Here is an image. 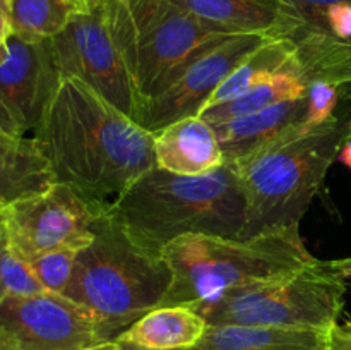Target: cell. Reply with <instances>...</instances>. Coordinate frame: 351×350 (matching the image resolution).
Masks as SVG:
<instances>
[{"instance_id":"cell-26","label":"cell","mask_w":351,"mask_h":350,"mask_svg":"<svg viewBox=\"0 0 351 350\" xmlns=\"http://www.w3.org/2000/svg\"><path fill=\"white\" fill-rule=\"evenodd\" d=\"M335 2H341V0H281L285 14H287L288 19L293 21V24L298 17L307 16V14L331 5Z\"/></svg>"},{"instance_id":"cell-2","label":"cell","mask_w":351,"mask_h":350,"mask_svg":"<svg viewBox=\"0 0 351 350\" xmlns=\"http://www.w3.org/2000/svg\"><path fill=\"white\" fill-rule=\"evenodd\" d=\"M108 209L137 242L158 253L184 235L245 239L247 199L232 163L202 175H177L154 167Z\"/></svg>"},{"instance_id":"cell-6","label":"cell","mask_w":351,"mask_h":350,"mask_svg":"<svg viewBox=\"0 0 351 350\" xmlns=\"http://www.w3.org/2000/svg\"><path fill=\"white\" fill-rule=\"evenodd\" d=\"M351 257L315 259L304 268L232 288L192 305L208 325H261L331 329L345 305Z\"/></svg>"},{"instance_id":"cell-24","label":"cell","mask_w":351,"mask_h":350,"mask_svg":"<svg viewBox=\"0 0 351 350\" xmlns=\"http://www.w3.org/2000/svg\"><path fill=\"white\" fill-rule=\"evenodd\" d=\"M319 31L336 40L351 43V0H341L328 7L314 10L295 21V27Z\"/></svg>"},{"instance_id":"cell-37","label":"cell","mask_w":351,"mask_h":350,"mask_svg":"<svg viewBox=\"0 0 351 350\" xmlns=\"http://www.w3.org/2000/svg\"><path fill=\"white\" fill-rule=\"evenodd\" d=\"M79 2H82V3H89V2H93V0H79Z\"/></svg>"},{"instance_id":"cell-23","label":"cell","mask_w":351,"mask_h":350,"mask_svg":"<svg viewBox=\"0 0 351 350\" xmlns=\"http://www.w3.org/2000/svg\"><path fill=\"white\" fill-rule=\"evenodd\" d=\"M77 253L79 250L74 249H60L53 250V253H47L38 257V259L31 261L29 268L45 290L60 295L64 288L67 287L69 280H71Z\"/></svg>"},{"instance_id":"cell-11","label":"cell","mask_w":351,"mask_h":350,"mask_svg":"<svg viewBox=\"0 0 351 350\" xmlns=\"http://www.w3.org/2000/svg\"><path fill=\"white\" fill-rule=\"evenodd\" d=\"M0 331L16 350H88L110 340L91 316L51 292L0 302Z\"/></svg>"},{"instance_id":"cell-29","label":"cell","mask_w":351,"mask_h":350,"mask_svg":"<svg viewBox=\"0 0 351 350\" xmlns=\"http://www.w3.org/2000/svg\"><path fill=\"white\" fill-rule=\"evenodd\" d=\"M0 132L2 134H14V136H23V134L17 130L16 124L12 122L10 115L7 113V110L3 108V105L0 103Z\"/></svg>"},{"instance_id":"cell-19","label":"cell","mask_w":351,"mask_h":350,"mask_svg":"<svg viewBox=\"0 0 351 350\" xmlns=\"http://www.w3.org/2000/svg\"><path fill=\"white\" fill-rule=\"evenodd\" d=\"M293 60V45L287 38H271L266 43L261 45L257 50L247 55L235 69L228 74V78L218 86L211 98L206 102L204 110L213 106L223 105L226 102L245 95L256 86L263 84L264 81L273 75L280 74L283 69Z\"/></svg>"},{"instance_id":"cell-25","label":"cell","mask_w":351,"mask_h":350,"mask_svg":"<svg viewBox=\"0 0 351 350\" xmlns=\"http://www.w3.org/2000/svg\"><path fill=\"white\" fill-rule=\"evenodd\" d=\"M341 86L326 81H312L307 88V113L304 122L307 126H321L335 117Z\"/></svg>"},{"instance_id":"cell-32","label":"cell","mask_w":351,"mask_h":350,"mask_svg":"<svg viewBox=\"0 0 351 350\" xmlns=\"http://www.w3.org/2000/svg\"><path fill=\"white\" fill-rule=\"evenodd\" d=\"M88 350H119V347L115 345V342H113V340H106V342L98 343V345L91 347V349H88Z\"/></svg>"},{"instance_id":"cell-31","label":"cell","mask_w":351,"mask_h":350,"mask_svg":"<svg viewBox=\"0 0 351 350\" xmlns=\"http://www.w3.org/2000/svg\"><path fill=\"white\" fill-rule=\"evenodd\" d=\"M338 160L341 161L345 167L351 168V137H348V139L345 141V144H343L341 150H339Z\"/></svg>"},{"instance_id":"cell-38","label":"cell","mask_w":351,"mask_h":350,"mask_svg":"<svg viewBox=\"0 0 351 350\" xmlns=\"http://www.w3.org/2000/svg\"><path fill=\"white\" fill-rule=\"evenodd\" d=\"M0 209H2V206H0Z\"/></svg>"},{"instance_id":"cell-17","label":"cell","mask_w":351,"mask_h":350,"mask_svg":"<svg viewBox=\"0 0 351 350\" xmlns=\"http://www.w3.org/2000/svg\"><path fill=\"white\" fill-rule=\"evenodd\" d=\"M307 113V96L264 108L250 115L237 117L228 122L213 126L221 146L225 163H233L252 153L278 134L304 122Z\"/></svg>"},{"instance_id":"cell-15","label":"cell","mask_w":351,"mask_h":350,"mask_svg":"<svg viewBox=\"0 0 351 350\" xmlns=\"http://www.w3.org/2000/svg\"><path fill=\"white\" fill-rule=\"evenodd\" d=\"M331 329L208 325L204 336L189 350H329Z\"/></svg>"},{"instance_id":"cell-35","label":"cell","mask_w":351,"mask_h":350,"mask_svg":"<svg viewBox=\"0 0 351 350\" xmlns=\"http://www.w3.org/2000/svg\"><path fill=\"white\" fill-rule=\"evenodd\" d=\"M348 122H350V130H348V137H351V110H350V115H348Z\"/></svg>"},{"instance_id":"cell-22","label":"cell","mask_w":351,"mask_h":350,"mask_svg":"<svg viewBox=\"0 0 351 350\" xmlns=\"http://www.w3.org/2000/svg\"><path fill=\"white\" fill-rule=\"evenodd\" d=\"M47 292L31 271L29 264L24 263L10 247L3 223L0 222V302L14 297Z\"/></svg>"},{"instance_id":"cell-4","label":"cell","mask_w":351,"mask_h":350,"mask_svg":"<svg viewBox=\"0 0 351 350\" xmlns=\"http://www.w3.org/2000/svg\"><path fill=\"white\" fill-rule=\"evenodd\" d=\"M163 254L137 242L106 208L95 239L75 257L62 297L91 316L110 340L146 312L160 307L171 285Z\"/></svg>"},{"instance_id":"cell-33","label":"cell","mask_w":351,"mask_h":350,"mask_svg":"<svg viewBox=\"0 0 351 350\" xmlns=\"http://www.w3.org/2000/svg\"><path fill=\"white\" fill-rule=\"evenodd\" d=\"M0 350H16V347L12 345V342H10L2 331H0Z\"/></svg>"},{"instance_id":"cell-9","label":"cell","mask_w":351,"mask_h":350,"mask_svg":"<svg viewBox=\"0 0 351 350\" xmlns=\"http://www.w3.org/2000/svg\"><path fill=\"white\" fill-rule=\"evenodd\" d=\"M108 206L57 182L47 192L3 206L2 223L14 253L29 264L47 253L89 246L96 220Z\"/></svg>"},{"instance_id":"cell-21","label":"cell","mask_w":351,"mask_h":350,"mask_svg":"<svg viewBox=\"0 0 351 350\" xmlns=\"http://www.w3.org/2000/svg\"><path fill=\"white\" fill-rule=\"evenodd\" d=\"M10 34L29 41L53 40L88 3L79 0H9Z\"/></svg>"},{"instance_id":"cell-20","label":"cell","mask_w":351,"mask_h":350,"mask_svg":"<svg viewBox=\"0 0 351 350\" xmlns=\"http://www.w3.org/2000/svg\"><path fill=\"white\" fill-rule=\"evenodd\" d=\"M307 79L298 71L295 60H291V64L287 69H283L280 74L273 75L263 84L256 86L245 95L239 96L232 102L204 110V112L199 113V117H202L209 126H218V124L228 122L237 117L261 112V110L269 108L278 103L304 98V96H307Z\"/></svg>"},{"instance_id":"cell-10","label":"cell","mask_w":351,"mask_h":350,"mask_svg":"<svg viewBox=\"0 0 351 350\" xmlns=\"http://www.w3.org/2000/svg\"><path fill=\"white\" fill-rule=\"evenodd\" d=\"M267 40L271 38L264 34H233L199 51L160 95L144 103L139 124L154 134L185 117L199 115L230 72Z\"/></svg>"},{"instance_id":"cell-3","label":"cell","mask_w":351,"mask_h":350,"mask_svg":"<svg viewBox=\"0 0 351 350\" xmlns=\"http://www.w3.org/2000/svg\"><path fill=\"white\" fill-rule=\"evenodd\" d=\"M348 130V117L300 122L233 161L247 199L245 239L300 225Z\"/></svg>"},{"instance_id":"cell-1","label":"cell","mask_w":351,"mask_h":350,"mask_svg":"<svg viewBox=\"0 0 351 350\" xmlns=\"http://www.w3.org/2000/svg\"><path fill=\"white\" fill-rule=\"evenodd\" d=\"M33 137L57 182L103 205L156 167L154 134L75 78H64Z\"/></svg>"},{"instance_id":"cell-28","label":"cell","mask_w":351,"mask_h":350,"mask_svg":"<svg viewBox=\"0 0 351 350\" xmlns=\"http://www.w3.org/2000/svg\"><path fill=\"white\" fill-rule=\"evenodd\" d=\"M10 7L9 0H0V36H10Z\"/></svg>"},{"instance_id":"cell-7","label":"cell","mask_w":351,"mask_h":350,"mask_svg":"<svg viewBox=\"0 0 351 350\" xmlns=\"http://www.w3.org/2000/svg\"><path fill=\"white\" fill-rule=\"evenodd\" d=\"M62 78H75L139 124L136 30L125 0H93L51 40Z\"/></svg>"},{"instance_id":"cell-14","label":"cell","mask_w":351,"mask_h":350,"mask_svg":"<svg viewBox=\"0 0 351 350\" xmlns=\"http://www.w3.org/2000/svg\"><path fill=\"white\" fill-rule=\"evenodd\" d=\"M199 19L232 34L287 38L293 31L281 0H170Z\"/></svg>"},{"instance_id":"cell-16","label":"cell","mask_w":351,"mask_h":350,"mask_svg":"<svg viewBox=\"0 0 351 350\" xmlns=\"http://www.w3.org/2000/svg\"><path fill=\"white\" fill-rule=\"evenodd\" d=\"M57 184L50 161L34 137L0 132V206L47 192Z\"/></svg>"},{"instance_id":"cell-18","label":"cell","mask_w":351,"mask_h":350,"mask_svg":"<svg viewBox=\"0 0 351 350\" xmlns=\"http://www.w3.org/2000/svg\"><path fill=\"white\" fill-rule=\"evenodd\" d=\"M208 321L185 305L156 307L141 316L119 338L151 349H192L204 336Z\"/></svg>"},{"instance_id":"cell-27","label":"cell","mask_w":351,"mask_h":350,"mask_svg":"<svg viewBox=\"0 0 351 350\" xmlns=\"http://www.w3.org/2000/svg\"><path fill=\"white\" fill-rule=\"evenodd\" d=\"M329 350H351V329L345 325H336L331 329V343Z\"/></svg>"},{"instance_id":"cell-36","label":"cell","mask_w":351,"mask_h":350,"mask_svg":"<svg viewBox=\"0 0 351 350\" xmlns=\"http://www.w3.org/2000/svg\"><path fill=\"white\" fill-rule=\"evenodd\" d=\"M346 328H348V329H351V319H348V321H346Z\"/></svg>"},{"instance_id":"cell-8","label":"cell","mask_w":351,"mask_h":350,"mask_svg":"<svg viewBox=\"0 0 351 350\" xmlns=\"http://www.w3.org/2000/svg\"><path fill=\"white\" fill-rule=\"evenodd\" d=\"M136 30L137 84L143 106L204 48L233 36L170 0H125Z\"/></svg>"},{"instance_id":"cell-12","label":"cell","mask_w":351,"mask_h":350,"mask_svg":"<svg viewBox=\"0 0 351 350\" xmlns=\"http://www.w3.org/2000/svg\"><path fill=\"white\" fill-rule=\"evenodd\" d=\"M62 81L51 40L7 38V57L0 65V103L23 136L40 126Z\"/></svg>"},{"instance_id":"cell-34","label":"cell","mask_w":351,"mask_h":350,"mask_svg":"<svg viewBox=\"0 0 351 350\" xmlns=\"http://www.w3.org/2000/svg\"><path fill=\"white\" fill-rule=\"evenodd\" d=\"M7 57V38L0 36V65L3 64Z\"/></svg>"},{"instance_id":"cell-5","label":"cell","mask_w":351,"mask_h":350,"mask_svg":"<svg viewBox=\"0 0 351 350\" xmlns=\"http://www.w3.org/2000/svg\"><path fill=\"white\" fill-rule=\"evenodd\" d=\"M171 270V285L160 307H192L243 285L283 277L314 263L300 225L269 230L249 239L184 235L161 250Z\"/></svg>"},{"instance_id":"cell-13","label":"cell","mask_w":351,"mask_h":350,"mask_svg":"<svg viewBox=\"0 0 351 350\" xmlns=\"http://www.w3.org/2000/svg\"><path fill=\"white\" fill-rule=\"evenodd\" d=\"M154 158L156 167L177 175H202L225 163L215 129L199 115L154 132Z\"/></svg>"},{"instance_id":"cell-30","label":"cell","mask_w":351,"mask_h":350,"mask_svg":"<svg viewBox=\"0 0 351 350\" xmlns=\"http://www.w3.org/2000/svg\"><path fill=\"white\" fill-rule=\"evenodd\" d=\"M115 345L119 347V350H189V349H151V347H144L139 345V343H134L130 340H123V338H113Z\"/></svg>"}]
</instances>
